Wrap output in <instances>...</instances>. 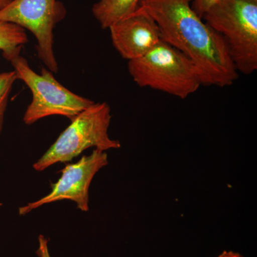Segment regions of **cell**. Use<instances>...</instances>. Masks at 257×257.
Masks as SVG:
<instances>
[{"label":"cell","mask_w":257,"mask_h":257,"mask_svg":"<svg viewBox=\"0 0 257 257\" xmlns=\"http://www.w3.org/2000/svg\"><path fill=\"white\" fill-rule=\"evenodd\" d=\"M107 165L106 152L94 149L88 156L84 155L76 163L66 166L61 171L60 178L52 184L51 192L42 199L19 208V214L26 215L45 204L62 200L72 201L84 212L89 211L90 184L96 174Z\"/></svg>","instance_id":"7"},{"label":"cell","mask_w":257,"mask_h":257,"mask_svg":"<svg viewBox=\"0 0 257 257\" xmlns=\"http://www.w3.org/2000/svg\"><path fill=\"white\" fill-rule=\"evenodd\" d=\"M9 62L14 67L17 78L32 92V102L24 114L25 124H33L50 116H65L72 120L94 103L64 87L48 69L42 68L41 74L36 73L20 53L11 57Z\"/></svg>","instance_id":"5"},{"label":"cell","mask_w":257,"mask_h":257,"mask_svg":"<svg viewBox=\"0 0 257 257\" xmlns=\"http://www.w3.org/2000/svg\"><path fill=\"white\" fill-rule=\"evenodd\" d=\"M202 20L222 37L238 73L257 69V2L217 0Z\"/></svg>","instance_id":"2"},{"label":"cell","mask_w":257,"mask_h":257,"mask_svg":"<svg viewBox=\"0 0 257 257\" xmlns=\"http://www.w3.org/2000/svg\"><path fill=\"white\" fill-rule=\"evenodd\" d=\"M39 247L36 251L38 257H51L48 247V239L43 235H40L38 237Z\"/></svg>","instance_id":"13"},{"label":"cell","mask_w":257,"mask_h":257,"mask_svg":"<svg viewBox=\"0 0 257 257\" xmlns=\"http://www.w3.org/2000/svg\"><path fill=\"white\" fill-rule=\"evenodd\" d=\"M109 30L113 46L122 58L128 61L146 55L162 41L155 20L138 10L111 25Z\"/></svg>","instance_id":"8"},{"label":"cell","mask_w":257,"mask_h":257,"mask_svg":"<svg viewBox=\"0 0 257 257\" xmlns=\"http://www.w3.org/2000/svg\"><path fill=\"white\" fill-rule=\"evenodd\" d=\"M141 0H99L92 6L93 16L102 29L127 18L138 9Z\"/></svg>","instance_id":"9"},{"label":"cell","mask_w":257,"mask_h":257,"mask_svg":"<svg viewBox=\"0 0 257 257\" xmlns=\"http://www.w3.org/2000/svg\"><path fill=\"white\" fill-rule=\"evenodd\" d=\"M2 206H3V204H2V203H0V207H1Z\"/></svg>","instance_id":"16"},{"label":"cell","mask_w":257,"mask_h":257,"mask_svg":"<svg viewBox=\"0 0 257 257\" xmlns=\"http://www.w3.org/2000/svg\"><path fill=\"white\" fill-rule=\"evenodd\" d=\"M193 1L141 0L137 10L155 20L162 41L182 52L194 62L202 85H232L239 78V73L226 44L221 35L193 10Z\"/></svg>","instance_id":"1"},{"label":"cell","mask_w":257,"mask_h":257,"mask_svg":"<svg viewBox=\"0 0 257 257\" xmlns=\"http://www.w3.org/2000/svg\"><path fill=\"white\" fill-rule=\"evenodd\" d=\"M17 79L15 71L0 73V135L4 126L5 112L8 108L10 95Z\"/></svg>","instance_id":"11"},{"label":"cell","mask_w":257,"mask_h":257,"mask_svg":"<svg viewBox=\"0 0 257 257\" xmlns=\"http://www.w3.org/2000/svg\"><path fill=\"white\" fill-rule=\"evenodd\" d=\"M11 0H0V10L3 9L10 3Z\"/></svg>","instance_id":"15"},{"label":"cell","mask_w":257,"mask_h":257,"mask_svg":"<svg viewBox=\"0 0 257 257\" xmlns=\"http://www.w3.org/2000/svg\"><path fill=\"white\" fill-rule=\"evenodd\" d=\"M254 1H256V2H257V0H254Z\"/></svg>","instance_id":"17"},{"label":"cell","mask_w":257,"mask_h":257,"mask_svg":"<svg viewBox=\"0 0 257 257\" xmlns=\"http://www.w3.org/2000/svg\"><path fill=\"white\" fill-rule=\"evenodd\" d=\"M217 0H194L192 8L196 13L202 18L203 15L212 6Z\"/></svg>","instance_id":"12"},{"label":"cell","mask_w":257,"mask_h":257,"mask_svg":"<svg viewBox=\"0 0 257 257\" xmlns=\"http://www.w3.org/2000/svg\"><path fill=\"white\" fill-rule=\"evenodd\" d=\"M128 71L140 87L186 99L202 85L195 64L187 55L161 41L148 53L128 61Z\"/></svg>","instance_id":"3"},{"label":"cell","mask_w":257,"mask_h":257,"mask_svg":"<svg viewBox=\"0 0 257 257\" xmlns=\"http://www.w3.org/2000/svg\"><path fill=\"white\" fill-rule=\"evenodd\" d=\"M217 257H243L242 255L239 253L234 252V251H224Z\"/></svg>","instance_id":"14"},{"label":"cell","mask_w":257,"mask_h":257,"mask_svg":"<svg viewBox=\"0 0 257 257\" xmlns=\"http://www.w3.org/2000/svg\"><path fill=\"white\" fill-rule=\"evenodd\" d=\"M28 42L25 29L15 24L0 21V52L9 61L11 57L21 52L23 45Z\"/></svg>","instance_id":"10"},{"label":"cell","mask_w":257,"mask_h":257,"mask_svg":"<svg viewBox=\"0 0 257 257\" xmlns=\"http://www.w3.org/2000/svg\"><path fill=\"white\" fill-rule=\"evenodd\" d=\"M111 108L106 102L95 103L79 113L55 143L33 165L37 172L57 163L70 162L91 147L106 152L119 149L121 144L109 138Z\"/></svg>","instance_id":"4"},{"label":"cell","mask_w":257,"mask_h":257,"mask_svg":"<svg viewBox=\"0 0 257 257\" xmlns=\"http://www.w3.org/2000/svg\"><path fill=\"white\" fill-rule=\"evenodd\" d=\"M64 5L57 0H11L0 10V21L31 32L37 40V57L52 73L58 72L54 52V29L65 18Z\"/></svg>","instance_id":"6"}]
</instances>
